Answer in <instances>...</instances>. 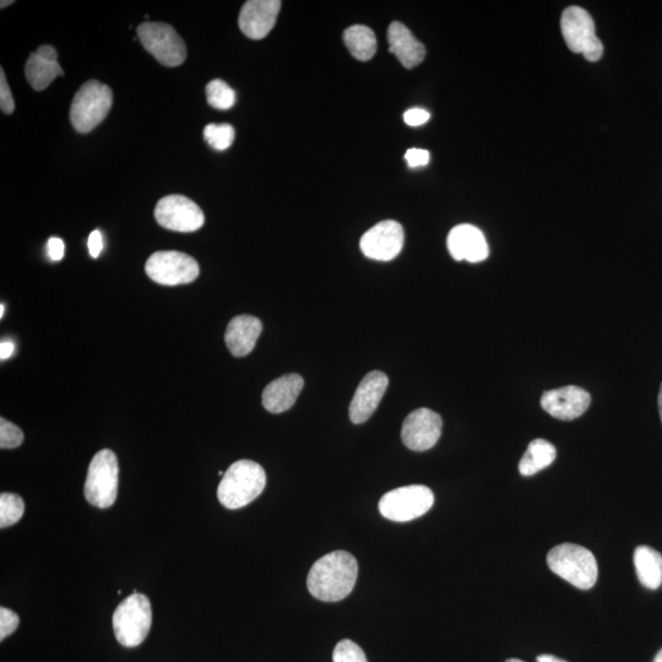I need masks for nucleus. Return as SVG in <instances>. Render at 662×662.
I'll return each mask as SVG.
<instances>
[{
  "label": "nucleus",
  "instance_id": "f257e3e1",
  "mask_svg": "<svg viewBox=\"0 0 662 662\" xmlns=\"http://www.w3.org/2000/svg\"><path fill=\"white\" fill-rule=\"evenodd\" d=\"M358 575L356 558L346 551H335L319 558L309 571L307 586L314 598L324 602L344 600L355 588Z\"/></svg>",
  "mask_w": 662,
  "mask_h": 662
},
{
  "label": "nucleus",
  "instance_id": "f03ea898",
  "mask_svg": "<svg viewBox=\"0 0 662 662\" xmlns=\"http://www.w3.org/2000/svg\"><path fill=\"white\" fill-rule=\"evenodd\" d=\"M265 485L267 474L262 466L252 460H238L222 476L217 498L227 509H240L262 495Z\"/></svg>",
  "mask_w": 662,
  "mask_h": 662
},
{
  "label": "nucleus",
  "instance_id": "7ed1b4c3",
  "mask_svg": "<svg viewBox=\"0 0 662 662\" xmlns=\"http://www.w3.org/2000/svg\"><path fill=\"white\" fill-rule=\"evenodd\" d=\"M547 564L558 577L580 590H589L598 582V562L588 548L574 544L553 547Z\"/></svg>",
  "mask_w": 662,
  "mask_h": 662
},
{
  "label": "nucleus",
  "instance_id": "20e7f679",
  "mask_svg": "<svg viewBox=\"0 0 662 662\" xmlns=\"http://www.w3.org/2000/svg\"><path fill=\"white\" fill-rule=\"evenodd\" d=\"M112 623L119 644L126 648L139 647L153 624L149 599L138 593L128 596L113 613Z\"/></svg>",
  "mask_w": 662,
  "mask_h": 662
},
{
  "label": "nucleus",
  "instance_id": "39448f33",
  "mask_svg": "<svg viewBox=\"0 0 662 662\" xmlns=\"http://www.w3.org/2000/svg\"><path fill=\"white\" fill-rule=\"evenodd\" d=\"M113 105V92L97 80L86 81L74 96L70 121L79 133H90L103 122Z\"/></svg>",
  "mask_w": 662,
  "mask_h": 662
},
{
  "label": "nucleus",
  "instance_id": "423d86ee",
  "mask_svg": "<svg viewBox=\"0 0 662 662\" xmlns=\"http://www.w3.org/2000/svg\"><path fill=\"white\" fill-rule=\"evenodd\" d=\"M119 466L117 455L102 449L92 458L84 493L92 506L106 509L115 504L118 495Z\"/></svg>",
  "mask_w": 662,
  "mask_h": 662
},
{
  "label": "nucleus",
  "instance_id": "0eeeda50",
  "mask_svg": "<svg viewBox=\"0 0 662 662\" xmlns=\"http://www.w3.org/2000/svg\"><path fill=\"white\" fill-rule=\"evenodd\" d=\"M561 30L569 50L583 54L586 61H600L604 45L596 35L593 18L585 9L574 5L564 10Z\"/></svg>",
  "mask_w": 662,
  "mask_h": 662
},
{
  "label": "nucleus",
  "instance_id": "6e6552de",
  "mask_svg": "<svg viewBox=\"0 0 662 662\" xmlns=\"http://www.w3.org/2000/svg\"><path fill=\"white\" fill-rule=\"evenodd\" d=\"M434 495L430 488L411 485L385 493L379 501V512L392 522L406 523L425 515L433 507Z\"/></svg>",
  "mask_w": 662,
  "mask_h": 662
},
{
  "label": "nucleus",
  "instance_id": "1a4fd4ad",
  "mask_svg": "<svg viewBox=\"0 0 662 662\" xmlns=\"http://www.w3.org/2000/svg\"><path fill=\"white\" fill-rule=\"evenodd\" d=\"M138 39L145 50L165 67H179L187 58L186 43L171 25L144 23L138 27Z\"/></svg>",
  "mask_w": 662,
  "mask_h": 662
},
{
  "label": "nucleus",
  "instance_id": "9d476101",
  "mask_svg": "<svg viewBox=\"0 0 662 662\" xmlns=\"http://www.w3.org/2000/svg\"><path fill=\"white\" fill-rule=\"evenodd\" d=\"M145 271L156 284L164 286L191 284L200 273L197 260L177 251L154 253L146 262Z\"/></svg>",
  "mask_w": 662,
  "mask_h": 662
},
{
  "label": "nucleus",
  "instance_id": "9b49d317",
  "mask_svg": "<svg viewBox=\"0 0 662 662\" xmlns=\"http://www.w3.org/2000/svg\"><path fill=\"white\" fill-rule=\"evenodd\" d=\"M157 224L175 232H195L202 229L205 222L203 210L193 200L184 195H167L155 208Z\"/></svg>",
  "mask_w": 662,
  "mask_h": 662
},
{
  "label": "nucleus",
  "instance_id": "f8f14e48",
  "mask_svg": "<svg viewBox=\"0 0 662 662\" xmlns=\"http://www.w3.org/2000/svg\"><path fill=\"white\" fill-rule=\"evenodd\" d=\"M442 417L430 409L412 411L406 417L401 430V439L414 452H426L436 446L442 434Z\"/></svg>",
  "mask_w": 662,
  "mask_h": 662
},
{
  "label": "nucleus",
  "instance_id": "ddd939ff",
  "mask_svg": "<svg viewBox=\"0 0 662 662\" xmlns=\"http://www.w3.org/2000/svg\"><path fill=\"white\" fill-rule=\"evenodd\" d=\"M404 230L399 222L387 220L379 222L362 236L360 247L367 258L390 262L404 247Z\"/></svg>",
  "mask_w": 662,
  "mask_h": 662
},
{
  "label": "nucleus",
  "instance_id": "4468645a",
  "mask_svg": "<svg viewBox=\"0 0 662 662\" xmlns=\"http://www.w3.org/2000/svg\"><path fill=\"white\" fill-rule=\"evenodd\" d=\"M591 396L585 389L568 387L548 390L541 398V406L548 415L563 421H572L589 409Z\"/></svg>",
  "mask_w": 662,
  "mask_h": 662
},
{
  "label": "nucleus",
  "instance_id": "2eb2a0df",
  "mask_svg": "<svg viewBox=\"0 0 662 662\" xmlns=\"http://www.w3.org/2000/svg\"><path fill=\"white\" fill-rule=\"evenodd\" d=\"M389 379L387 374L379 371L368 373L356 389L349 409L350 420L355 425H361L370 420L387 392Z\"/></svg>",
  "mask_w": 662,
  "mask_h": 662
},
{
  "label": "nucleus",
  "instance_id": "dca6fc26",
  "mask_svg": "<svg viewBox=\"0 0 662 662\" xmlns=\"http://www.w3.org/2000/svg\"><path fill=\"white\" fill-rule=\"evenodd\" d=\"M281 9L279 0H249L241 9L238 25L252 40H262L274 29Z\"/></svg>",
  "mask_w": 662,
  "mask_h": 662
},
{
  "label": "nucleus",
  "instance_id": "f3484780",
  "mask_svg": "<svg viewBox=\"0 0 662 662\" xmlns=\"http://www.w3.org/2000/svg\"><path fill=\"white\" fill-rule=\"evenodd\" d=\"M447 244L450 255L458 262L466 260L469 263H480L490 255L484 233L472 225L454 227L449 233Z\"/></svg>",
  "mask_w": 662,
  "mask_h": 662
},
{
  "label": "nucleus",
  "instance_id": "a211bd4d",
  "mask_svg": "<svg viewBox=\"0 0 662 662\" xmlns=\"http://www.w3.org/2000/svg\"><path fill=\"white\" fill-rule=\"evenodd\" d=\"M25 75L32 89L43 91L58 77H64V70L58 63V54L52 46H41L27 59Z\"/></svg>",
  "mask_w": 662,
  "mask_h": 662
},
{
  "label": "nucleus",
  "instance_id": "6ab92c4d",
  "mask_svg": "<svg viewBox=\"0 0 662 662\" xmlns=\"http://www.w3.org/2000/svg\"><path fill=\"white\" fill-rule=\"evenodd\" d=\"M305 381L300 374H286L267 385L262 401L265 410L271 414H281L290 410L300 396Z\"/></svg>",
  "mask_w": 662,
  "mask_h": 662
},
{
  "label": "nucleus",
  "instance_id": "aec40b11",
  "mask_svg": "<svg viewBox=\"0 0 662 662\" xmlns=\"http://www.w3.org/2000/svg\"><path fill=\"white\" fill-rule=\"evenodd\" d=\"M263 331V324L252 316H238L227 325L225 341L231 354L244 357L254 350Z\"/></svg>",
  "mask_w": 662,
  "mask_h": 662
},
{
  "label": "nucleus",
  "instance_id": "412c9836",
  "mask_svg": "<svg viewBox=\"0 0 662 662\" xmlns=\"http://www.w3.org/2000/svg\"><path fill=\"white\" fill-rule=\"evenodd\" d=\"M389 52L395 54L406 69H412L423 62L426 48L415 39L404 24L394 21L388 29Z\"/></svg>",
  "mask_w": 662,
  "mask_h": 662
},
{
  "label": "nucleus",
  "instance_id": "4be33fe9",
  "mask_svg": "<svg viewBox=\"0 0 662 662\" xmlns=\"http://www.w3.org/2000/svg\"><path fill=\"white\" fill-rule=\"evenodd\" d=\"M634 566L640 584L650 590L659 589L662 584L661 553L649 546H639L634 551Z\"/></svg>",
  "mask_w": 662,
  "mask_h": 662
},
{
  "label": "nucleus",
  "instance_id": "5701e85b",
  "mask_svg": "<svg viewBox=\"0 0 662 662\" xmlns=\"http://www.w3.org/2000/svg\"><path fill=\"white\" fill-rule=\"evenodd\" d=\"M557 457V450L552 443L545 439H535L529 444L522 460L519 463V471L523 476H534L537 472L550 466Z\"/></svg>",
  "mask_w": 662,
  "mask_h": 662
},
{
  "label": "nucleus",
  "instance_id": "b1692460",
  "mask_svg": "<svg viewBox=\"0 0 662 662\" xmlns=\"http://www.w3.org/2000/svg\"><path fill=\"white\" fill-rule=\"evenodd\" d=\"M344 42L352 56L361 62L370 61L377 52L376 35L367 26L354 25L346 29Z\"/></svg>",
  "mask_w": 662,
  "mask_h": 662
},
{
  "label": "nucleus",
  "instance_id": "393cba45",
  "mask_svg": "<svg viewBox=\"0 0 662 662\" xmlns=\"http://www.w3.org/2000/svg\"><path fill=\"white\" fill-rule=\"evenodd\" d=\"M24 513L23 498L15 493H2L0 496V528L5 529L19 523Z\"/></svg>",
  "mask_w": 662,
  "mask_h": 662
},
{
  "label": "nucleus",
  "instance_id": "a878e982",
  "mask_svg": "<svg viewBox=\"0 0 662 662\" xmlns=\"http://www.w3.org/2000/svg\"><path fill=\"white\" fill-rule=\"evenodd\" d=\"M206 99L216 110L227 111L235 105L236 94L225 81L216 79L206 85Z\"/></svg>",
  "mask_w": 662,
  "mask_h": 662
},
{
  "label": "nucleus",
  "instance_id": "bb28decb",
  "mask_svg": "<svg viewBox=\"0 0 662 662\" xmlns=\"http://www.w3.org/2000/svg\"><path fill=\"white\" fill-rule=\"evenodd\" d=\"M204 139L208 141L211 148L217 151H225L231 148L233 140H235V129L231 124L211 123L204 129Z\"/></svg>",
  "mask_w": 662,
  "mask_h": 662
},
{
  "label": "nucleus",
  "instance_id": "cd10ccee",
  "mask_svg": "<svg viewBox=\"0 0 662 662\" xmlns=\"http://www.w3.org/2000/svg\"><path fill=\"white\" fill-rule=\"evenodd\" d=\"M333 662H368L365 651L350 639L341 640L333 653Z\"/></svg>",
  "mask_w": 662,
  "mask_h": 662
},
{
  "label": "nucleus",
  "instance_id": "c85d7f7f",
  "mask_svg": "<svg viewBox=\"0 0 662 662\" xmlns=\"http://www.w3.org/2000/svg\"><path fill=\"white\" fill-rule=\"evenodd\" d=\"M24 442V433L14 423L0 419V448H18Z\"/></svg>",
  "mask_w": 662,
  "mask_h": 662
},
{
  "label": "nucleus",
  "instance_id": "c756f323",
  "mask_svg": "<svg viewBox=\"0 0 662 662\" xmlns=\"http://www.w3.org/2000/svg\"><path fill=\"white\" fill-rule=\"evenodd\" d=\"M19 616L7 607L0 609V640L13 634L19 627Z\"/></svg>",
  "mask_w": 662,
  "mask_h": 662
},
{
  "label": "nucleus",
  "instance_id": "7c9ffc66",
  "mask_svg": "<svg viewBox=\"0 0 662 662\" xmlns=\"http://www.w3.org/2000/svg\"><path fill=\"white\" fill-rule=\"evenodd\" d=\"M0 108L7 115H12L15 110V101L3 69H0Z\"/></svg>",
  "mask_w": 662,
  "mask_h": 662
},
{
  "label": "nucleus",
  "instance_id": "2f4dec72",
  "mask_svg": "<svg viewBox=\"0 0 662 662\" xmlns=\"http://www.w3.org/2000/svg\"><path fill=\"white\" fill-rule=\"evenodd\" d=\"M430 159L431 155L427 150L410 149L405 154V160L411 168L427 166Z\"/></svg>",
  "mask_w": 662,
  "mask_h": 662
},
{
  "label": "nucleus",
  "instance_id": "473e14b6",
  "mask_svg": "<svg viewBox=\"0 0 662 662\" xmlns=\"http://www.w3.org/2000/svg\"><path fill=\"white\" fill-rule=\"evenodd\" d=\"M430 118V112L423 110V108H411V110L406 111L404 115V121L410 127L422 126V124L430 121Z\"/></svg>",
  "mask_w": 662,
  "mask_h": 662
},
{
  "label": "nucleus",
  "instance_id": "72a5a7b5",
  "mask_svg": "<svg viewBox=\"0 0 662 662\" xmlns=\"http://www.w3.org/2000/svg\"><path fill=\"white\" fill-rule=\"evenodd\" d=\"M47 254L53 262H59L64 258L65 244L61 238L52 237L47 243Z\"/></svg>",
  "mask_w": 662,
  "mask_h": 662
},
{
  "label": "nucleus",
  "instance_id": "f704fd0d",
  "mask_svg": "<svg viewBox=\"0 0 662 662\" xmlns=\"http://www.w3.org/2000/svg\"><path fill=\"white\" fill-rule=\"evenodd\" d=\"M89 252L92 258H99L103 249V237L99 230L91 232L88 241Z\"/></svg>",
  "mask_w": 662,
  "mask_h": 662
},
{
  "label": "nucleus",
  "instance_id": "c9c22d12",
  "mask_svg": "<svg viewBox=\"0 0 662 662\" xmlns=\"http://www.w3.org/2000/svg\"><path fill=\"white\" fill-rule=\"evenodd\" d=\"M15 346L13 343H10V341H3L2 344H0V358L2 360H7L10 356L14 354Z\"/></svg>",
  "mask_w": 662,
  "mask_h": 662
},
{
  "label": "nucleus",
  "instance_id": "e433bc0d",
  "mask_svg": "<svg viewBox=\"0 0 662 662\" xmlns=\"http://www.w3.org/2000/svg\"><path fill=\"white\" fill-rule=\"evenodd\" d=\"M537 662H568L566 660H562L560 658H557V656L553 655H540L537 656Z\"/></svg>",
  "mask_w": 662,
  "mask_h": 662
},
{
  "label": "nucleus",
  "instance_id": "4c0bfd02",
  "mask_svg": "<svg viewBox=\"0 0 662 662\" xmlns=\"http://www.w3.org/2000/svg\"><path fill=\"white\" fill-rule=\"evenodd\" d=\"M659 411H660V417H661V422H662V384H661L660 393H659Z\"/></svg>",
  "mask_w": 662,
  "mask_h": 662
},
{
  "label": "nucleus",
  "instance_id": "58836bf2",
  "mask_svg": "<svg viewBox=\"0 0 662 662\" xmlns=\"http://www.w3.org/2000/svg\"><path fill=\"white\" fill-rule=\"evenodd\" d=\"M654 662H662V649L656 654Z\"/></svg>",
  "mask_w": 662,
  "mask_h": 662
},
{
  "label": "nucleus",
  "instance_id": "ea45409f",
  "mask_svg": "<svg viewBox=\"0 0 662 662\" xmlns=\"http://www.w3.org/2000/svg\"><path fill=\"white\" fill-rule=\"evenodd\" d=\"M14 2H3L0 3V8L4 9L5 7H8L9 4H13Z\"/></svg>",
  "mask_w": 662,
  "mask_h": 662
},
{
  "label": "nucleus",
  "instance_id": "a19ab883",
  "mask_svg": "<svg viewBox=\"0 0 662 662\" xmlns=\"http://www.w3.org/2000/svg\"><path fill=\"white\" fill-rule=\"evenodd\" d=\"M4 317V305L0 306V318Z\"/></svg>",
  "mask_w": 662,
  "mask_h": 662
},
{
  "label": "nucleus",
  "instance_id": "79ce46f5",
  "mask_svg": "<svg viewBox=\"0 0 662 662\" xmlns=\"http://www.w3.org/2000/svg\"><path fill=\"white\" fill-rule=\"evenodd\" d=\"M506 662H524V661L519 660V659H509Z\"/></svg>",
  "mask_w": 662,
  "mask_h": 662
}]
</instances>
